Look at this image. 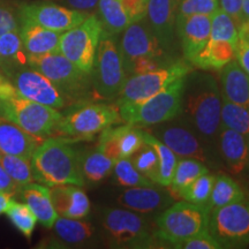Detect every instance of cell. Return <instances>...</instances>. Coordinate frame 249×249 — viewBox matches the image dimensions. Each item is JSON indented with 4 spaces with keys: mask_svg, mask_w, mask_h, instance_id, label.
<instances>
[{
    "mask_svg": "<svg viewBox=\"0 0 249 249\" xmlns=\"http://www.w3.org/2000/svg\"><path fill=\"white\" fill-rule=\"evenodd\" d=\"M220 126L235 130L249 140V107L222 98Z\"/></svg>",
    "mask_w": 249,
    "mask_h": 249,
    "instance_id": "34",
    "label": "cell"
},
{
    "mask_svg": "<svg viewBox=\"0 0 249 249\" xmlns=\"http://www.w3.org/2000/svg\"><path fill=\"white\" fill-rule=\"evenodd\" d=\"M103 227L111 245L118 248L150 247L155 238L151 225L143 213L112 208L103 213Z\"/></svg>",
    "mask_w": 249,
    "mask_h": 249,
    "instance_id": "10",
    "label": "cell"
},
{
    "mask_svg": "<svg viewBox=\"0 0 249 249\" xmlns=\"http://www.w3.org/2000/svg\"><path fill=\"white\" fill-rule=\"evenodd\" d=\"M219 150L233 174H240L249 163V140L242 134L220 126L218 130Z\"/></svg>",
    "mask_w": 249,
    "mask_h": 249,
    "instance_id": "22",
    "label": "cell"
},
{
    "mask_svg": "<svg viewBox=\"0 0 249 249\" xmlns=\"http://www.w3.org/2000/svg\"><path fill=\"white\" fill-rule=\"evenodd\" d=\"M127 79L119 46L113 35L103 31L91 71L93 96L101 99L117 98Z\"/></svg>",
    "mask_w": 249,
    "mask_h": 249,
    "instance_id": "8",
    "label": "cell"
},
{
    "mask_svg": "<svg viewBox=\"0 0 249 249\" xmlns=\"http://www.w3.org/2000/svg\"><path fill=\"white\" fill-rule=\"evenodd\" d=\"M123 4L129 14L132 23L147 17L148 0H123Z\"/></svg>",
    "mask_w": 249,
    "mask_h": 249,
    "instance_id": "44",
    "label": "cell"
},
{
    "mask_svg": "<svg viewBox=\"0 0 249 249\" xmlns=\"http://www.w3.org/2000/svg\"><path fill=\"white\" fill-rule=\"evenodd\" d=\"M239 38L249 44V20L242 21L240 26L238 27Z\"/></svg>",
    "mask_w": 249,
    "mask_h": 249,
    "instance_id": "51",
    "label": "cell"
},
{
    "mask_svg": "<svg viewBox=\"0 0 249 249\" xmlns=\"http://www.w3.org/2000/svg\"><path fill=\"white\" fill-rule=\"evenodd\" d=\"M208 232L223 248H240L249 244V200L234 202L211 211Z\"/></svg>",
    "mask_w": 249,
    "mask_h": 249,
    "instance_id": "13",
    "label": "cell"
},
{
    "mask_svg": "<svg viewBox=\"0 0 249 249\" xmlns=\"http://www.w3.org/2000/svg\"><path fill=\"white\" fill-rule=\"evenodd\" d=\"M52 229L55 236L65 245H82L93 236L91 224L74 218L58 216Z\"/></svg>",
    "mask_w": 249,
    "mask_h": 249,
    "instance_id": "32",
    "label": "cell"
},
{
    "mask_svg": "<svg viewBox=\"0 0 249 249\" xmlns=\"http://www.w3.org/2000/svg\"><path fill=\"white\" fill-rule=\"evenodd\" d=\"M222 93L211 74L189 73L185 80L182 112L204 139H213L220 127Z\"/></svg>",
    "mask_w": 249,
    "mask_h": 249,
    "instance_id": "2",
    "label": "cell"
},
{
    "mask_svg": "<svg viewBox=\"0 0 249 249\" xmlns=\"http://www.w3.org/2000/svg\"><path fill=\"white\" fill-rule=\"evenodd\" d=\"M155 129L156 138L166 144L178 158H194L200 161L207 160L203 145L191 129L180 124L171 121L157 124Z\"/></svg>",
    "mask_w": 249,
    "mask_h": 249,
    "instance_id": "16",
    "label": "cell"
},
{
    "mask_svg": "<svg viewBox=\"0 0 249 249\" xmlns=\"http://www.w3.org/2000/svg\"><path fill=\"white\" fill-rule=\"evenodd\" d=\"M18 188H20L11 177L8 176L7 172L4 170V167L0 165V192H15L17 193Z\"/></svg>",
    "mask_w": 249,
    "mask_h": 249,
    "instance_id": "49",
    "label": "cell"
},
{
    "mask_svg": "<svg viewBox=\"0 0 249 249\" xmlns=\"http://www.w3.org/2000/svg\"><path fill=\"white\" fill-rule=\"evenodd\" d=\"M181 0H148L147 17L152 33L164 49L172 44Z\"/></svg>",
    "mask_w": 249,
    "mask_h": 249,
    "instance_id": "18",
    "label": "cell"
},
{
    "mask_svg": "<svg viewBox=\"0 0 249 249\" xmlns=\"http://www.w3.org/2000/svg\"><path fill=\"white\" fill-rule=\"evenodd\" d=\"M112 172L116 177L117 182L120 186L126 187V188L156 185L136 170V167L134 166L129 158H120V160H116Z\"/></svg>",
    "mask_w": 249,
    "mask_h": 249,
    "instance_id": "40",
    "label": "cell"
},
{
    "mask_svg": "<svg viewBox=\"0 0 249 249\" xmlns=\"http://www.w3.org/2000/svg\"><path fill=\"white\" fill-rule=\"evenodd\" d=\"M28 66V57L18 30L0 36V70L5 73Z\"/></svg>",
    "mask_w": 249,
    "mask_h": 249,
    "instance_id": "28",
    "label": "cell"
},
{
    "mask_svg": "<svg viewBox=\"0 0 249 249\" xmlns=\"http://www.w3.org/2000/svg\"><path fill=\"white\" fill-rule=\"evenodd\" d=\"M120 124L124 121L117 105L81 102L61 117L54 134L62 138L90 140L108 127Z\"/></svg>",
    "mask_w": 249,
    "mask_h": 249,
    "instance_id": "7",
    "label": "cell"
},
{
    "mask_svg": "<svg viewBox=\"0 0 249 249\" xmlns=\"http://www.w3.org/2000/svg\"><path fill=\"white\" fill-rule=\"evenodd\" d=\"M218 2H219V8L234 20L236 26H240L244 21V18H242L244 0H218Z\"/></svg>",
    "mask_w": 249,
    "mask_h": 249,
    "instance_id": "45",
    "label": "cell"
},
{
    "mask_svg": "<svg viewBox=\"0 0 249 249\" xmlns=\"http://www.w3.org/2000/svg\"><path fill=\"white\" fill-rule=\"evenodd\" d=\"M45 139L37 138L18 124L0 118V152L30 160L35 149Z\"/></svg>",
    "mask_w": 249,
    "mask_h": 249,
    "instance_id": "21",
    "label": "cell"
},
{
    "mask_svg": "<svg viewBox=\"0 0 249 249\" xmlns=\"http://www.w3.org/2000/svg\"><path fill=\"white\" fill-rule=\"evenodd\" d=\"M170 194L156 189L155 186L129 187L118 196V203L124 209L139 213H151L172 202Z\"/></svg>",
    "mask_w": 249,
    "mask_h": 249,
    "instance_id": "19",
    "label": "cell"
},
{
    "mask_svg": "<svg viewBox=\"0 0 249 249\" xmlns=\"http://www.w3.org/2000/svg\"><path fill=\"white\" fill-rule=\"evenodd\" d=\"M97 11L103 29L110 35L123 33L132 23L123 0H98Z\"/></svg>",
    "mask_w": 249,
    "mask_h": 249,
    "instance_id": "29",
    "label": "cell"
},
{
    "mask_svg": "<svg viewBox=\"0 0 249 249\" xmlns=\"http://www.w3.org/2000/svg\"><path fill=\"white\" fill-rule=\"evenodd\" d=\"M6 216L26 238L29 239L36 226V217L27 204L20 203L12 198L5 211Z\"/></svg>",
    "mask_w": 249,
    "mask_h": 249,
    "instance_id": "38",
    "label": "cell"
},
{
    "mask_svg": "<svg viewBox=\"0 0 249 249\" xmlns=\"http://www.w3.org/2000/svg\"><path fill=\"white\" fill-rule=\"evenodd\" d=\"M81 152L67 138H48L35 149L30 158L34 180L48 187L57 185L85 186L81 172Z\"/></svg>",
    "mask_w": 249,
    "mask_h": 249,
    "instance_id": "1",
    "label": "cell"
},
{
    "mask_svg": "<svg viewBox=\"0 0 249 249\" xmlns=\"http://www.w3.org/2000/svg\"><path fill=\"white\" fill-rule=\"evenodd\" d=\"M103 31L104 29L97 15L90 14L83 22L61 34L59 52L80 70L91 75Z\"/></svg>",
    "mask_w": 249,
    "mask_h": 249,
    "instance_id": "12",
    "label": "cell"
},
{
    "mask_svg": "<svg viewBox=\"0 0 249 249\" xmlns=\"http://www.w3.org/2000/svg\"><path fill=\"white\" fill-rule=\"evenodd\" d=\"M214 179H216V176L209 173L198 177L180 192L179 200L191 202L197 205H204L210 196Z\"/></svg>",
    "mask_w": 249,
    "mask_h": 249,
    "instance_id": "41",
    "label": "cell"
},
{
    "mask_svg": "<svg viewBox=\"0 0 249 249\" xmlns=\"http://www.w3.org/2000/svg\"><path fill=\"white\" fill-rule=\"evenodd\" d=\"M219 8L218 0H181L179 5L177 23L196 14L213 15Z\"/></svg>",
    "mask_w": 249,
    "mask_h": 249,
    "instance_id": "42",
    "label": "cell"
},
{
    "mask_svg": "<svg viewBox=\"0 0 249 249\" xmlns=\"http://www.w3.org/2000/svg\"><path fill=\"white\" fill-rule=\"evenodd\" d=\"M119 50L128 76L165 66L161 61L164 48L144 18L130 23L124 29Z\"/></svg>",
    "mask_w": 249,
    "mask_h": 249,
    "instance_id": "6",
    "label": "cell"
},
{
    "mask_svg": "<svg viewBox=\"0 0 249 249\" xmlns=\"http://www.w3.org/2000/svg\"><path fill=\"white\" fill-rule=\"evenodd\" d=\"M143 130V139L144 142L150 144L155 149L156 154H157L158 160H160V177H158V185L167 187L170 185L171 179L173 177L174 169L178 163L179 158L171 149L164 144L160 140H158L154 134L147 130Z\"/></svg>",
    "mask_w": 249,
    "mask_h": 249,
    "instance_id": "33",
    "label": "cell"
},
{
    "mask_svg": "<svg viewBox=\"0 0 249 249\" xmlns=\"http://www.w3.org/2000/svg\"><path fill=\"white\" fill-rule=\"evenodd\" d=\"M236 45L227 40L211 39L196 57L193 65L204 71H220L235 59Z\"/></svg>",
    "mask_w": 249,
    "mask_h": 249,
    "instance_id": "26",
    "label": "cell"
},
{
    "mask_svg": "<svg viewBox=\"0 0 249 249\" xmlns=\"http://www.w3.org/2000/svg\"><path fill=\"white\" fill-rule=\"evenodd\" d=\"M15 192H0V214L5 213L9 201L13 198Z\"/></svg>",
    "mask_w": 249,
    "mask_h": 249,
    "instance_id": "50",
    "label": "cell"
},
{
    "mask_svg": "<svg viewBox=\"0 0 249 249\" xmlns=\"http://www.w3.org/2000/svg\"><path fill=\"white\" fill-rule=\"evenodd\" d=\"M186 77L156 93L152 97L135 104L118 107L124 124L135 127H152L172 121L182 113V97Z\"/></svg>",
    "mask_w": 249,
    "mask_h": 249,
    "instance_id": "5",
    "label": "cell"
},
{
    "mask_svg": "<svg viewBox=\"0 0 249 249\" xmlns=\"http://www.w3.org/2000/svg\"><path fill=\"white\" fill-rule=\"evenodd\" d=\"M208 222L209 213L203 205L179 201L157 218L155 235L173 247L185 239L208 230Z\"/></svg>",
    "mask_w": 249,
    "mask_h": 249,
    "instance_id": "9",
    "label": "cell"
},
{
    "mask_svg": "<svg viewBox=\"0 0 249 249\" xmlns=\"http://www.w3.org/2000/svg\"><path fill=\"white\" fill-rule=\"evenodd\" d=\"M116 160L96 147L90 151L81 152L80 164L85 181L98 183L112 173Z\"/></svg>",
    "mask_w": 249,
    "mask_h": 249,
    "instance_id": "30",
    "label": "cell"
},
{
    "mask_svg": "<svg viewBox=\"0 0 249 249\" xmlns=\"http://www.w3.org/2000/svg\"><path fill=\"white\" fill-rule=\"evenodd\" d=\"M113 132L117 139L119 160L130 158L144 144L143 130L140 127L129 124H120L118 127H113Z\"/></svg>",
    "mask_w": 249,
    "mask_h": 249,
    "instance_id": "35",
    "label": "cell"
},
{
    "mask_svg": "<svg viewBox=\"0 0 249 249\" xmlns=\"http://www.w3.org/2000/svg\"><path fill=\"white\" fill-rule=\"evenodd\" d=\"M89 14L50 2H34L21 6L20 20H27L46 28L65 33L86 20Z\"/></svg>",
    "mask_w": 249,
    "mask_h": 249,
    "instance_id": "15",
    "label": "cell"
},
{
    "mask_svg": "<svg viewBox=\"0 0 249 249\" xmlns=\"http://www.w3.org/2000/svg\"><path fill=\"white\" fill-rule=\"evenodd\" d=\"M0 165L20 188L34 181L30 160L28 158L0 152Z\"/></svg>",
    "mask_w": 249,
    "mask_h": 249,
    "instance_id": "36",
    "label": "cell"
},
{
    "mask_svg": "<svg viewBox=\"0 0 249 249\" xmlns=\"http://www.w3.org/2000/svg\"><path fill=\"white\" fill-rule=\"evenodd\" d=\"M205 173H209V169L205 166L203 161L194 158H179L170 185L167 186L171 197L173 200H179L180 192Z\"/></svg>",
    "mask_w": 249,
    "mask_h": 249,
    "instance_id": "31",
    "label": "cell"
},
{
    "mask_svg": "<svg viewBox=\"0 0 249 249\" xmlns=\"http://www.w3.org/2000/svg\"><path fill=\"white\" fill-rule=\"evenodd\" d=\"M61 2L65 7L76 9L87 14H92L95 9H97L98 0H57Z\"/></svg>",
    "mask_w": 249,
    "mask_h": 249,
    "instance_id": "46",
    "label": "cell"
},
{
    "mask_svg": "<svg viewBox=\"0 0 249 249\" xmlns=\"http://www.w3.org/2000/svg\"><path fill=\"white\" fill-rule=\"evenodd\" d=\"M52 203L59 216L83 219L90 213V201L80 186L57 185L49 187Z\"/></svg>",
    "mask_w": 249,
    "mask_h": 249,
    "instance_id": "20",
    "label": "cell"
},
{
    "mask_svg": "<svg viewBox=\"0 0 249 249\" xmlns=\"http://www.w3.org/2000/svg\"><path fill=\"white\" fill-rule=\"evenodd\" d=\"M20 37L27 57L59 52L60 33L46 29L27 20H20Z\"/></svg>",
    "mask_w": 249,
    "mask_h": 249,
    "instance_id": "23",
    "label": "cell"
},
{
    "mask_svg": "<svg viewBox=\"0 0 249 249\" xmlns=\"http://www.w3.org/2000/svg\"><path fill=\"white\" fill-rule=\"evenodd\" d=\"M210 38L227 40L232 44L238 45V26H236L234 20L220 8H218L211 17Z\"/></svg>",
    "mask_w": 249,
    "mask_h": 249,
    "instance_id": "39",
    "label": "cell"
},
{
    "mask_svg": "<svg viewBox=\"0 0 249 249\" xmlns=\"http://www.w3.org/2000/svg\"><path fill=\"white\" fill-rule=\"evenodd\" d=\"M134 166L145 178L151 180L152 182L158 185V177H160V160L155 149L150 144L144 142V144L129 158Z\"/></svg>",
    "mask_w": 249,
    "mask_h": 249,
    "instance_id": "37",
    "label": "cell"
},
{
    "mask_svg": "<svg viewBox=\"0 0 249 249\" xmlns=\"http://www.w3.org/2000/svg\"><path fill=\"white\" fill-rule=\"evenodd\" d=\"M18 95L46 107L61 110L67 102L57 87L48 77L29 66L20 67L5 73Z\"/></svg>",
    "mask_w": 249,
    "mask_h": 249,
    "instance_id": "14",
    "label": "cell"
},
{
    "mask_svg": "<svg viewBox=\"0 0 249 249\" xmlns=\"http://www.w3.org/2000/svg\"><path fill=\"white\" fill-rule=\"evenodd\" d=\"M173 248L178 249H222L216 239L208 232V230L202 231L197 234L191 236V238L185 239L179 244L174 245Z\"/></svg>",
    "mask_w": 249,
    "mask_h": 249,
    "instance_id": "43",
    "label": "cell"
},
{
    "mask_svg": "<svg viewBox=\"0 0 249 249\" xmlns=\"http://www.w3.org/2000/svg\"><path fill=\"white\" fill-rule=\"evenodd\" d=\"M13 30H18V22L14 15L8 9L0 7V36Z\"/></svg>",
    "mask_w": 249,
    "mask_h": 249,
    "instance_id": "47",
    "label": "cell"
},
{
    "mask_svg": "<svg viewBox=\"0 0 249 249\" xmlns=\"http://www.w3.org/2000/svg\"><path fill=\"white\" fill-rule=\"evenodd\" d=\"M61 117L57 108L18 95L6 76L0 80V118L18 124L31 135L48 139L54 134Z\"/></svg>",
    "mask_w": 249,
    "mask_h": 249,
    "instance_id": "3",
    "label": "cell"
},
{
    "mask_svg": "<svg viewBox=\"0 0 249 249\" xmlns=\"http://www.w3.org/2000/svg\"><path fill=\"white\" fill-rule=\"evenodd\" d=\"M21 189L22 198L35 214L36 219L46 229H52L59 214L52 203L49 187L30 182Z\"/></svg>",
    "mask_w": 249,
    "mask_h": 249,
    "instance_id": "25",
    "label": "cell"
},
{
    "mask_svg": "<svg viewBox=\"0 0 249 249\" xmlns=\"http://www.w3.org/2000/svg\"><path fill=\"white\" fill-rule=\"evenodd\" d=\"M211 17L213 15L196 14L177 23L176 30L181 39L183 55L191 64L194 62L210 38Z\"/></svg>",
    "mask_w": 249,
    "mask_h": 249,
    "instance_id": "17",
    "label": "cell"
},
{
    "mask_svg": "<svg viewBox=\"0 0 249 249\" xmlns=\"http://www.w3.org/2000/svg\"><path fill=\"white\" fill-rule=\"evenodd\" d=\"M5 77V75H1V74H0V80H2Z\"/></svg>",
    "mask_w": 249,
    "mask_h": 249,
    "instance_id": "53",
    "label": "cell"
},
{
    "mask_svg": "<svg viewBox=\"0 0 249 249\" xmlns=\"http://www.w3.org/2000/svg\"><path fill=\"white\" fill-rule=\"evenodd\" d=\"M191 71H193L192 67L188 64L185 61H177L157 70L130 75L117 97L116 105L121 107L145 101L167 88L174 81L186 77Z\"/></svg>",
    "mask_w": 249,
    "mask_h": 249,
    "instance_id": "11",
    "label": "cell"
},
{
    "mask_svg": "<svg viewBox=\"0 0 249 249\" xmlns=\"http://www.w3.org/2000/svg\"><path fill=\"white\" fill-rule=\"evenodd\" d=\"M235 59L246 73L249 74V44L239 38L235 50Z\"/></svg>",
    "mask_w": 249,
    "mask_h": 249,
    "instance_id": "48",
    "label": "cell"
},
{
    "mask_svg": "<svg viewBox=\"0 0 249 249\" xmlns=\"http://www.w3.org/2000/svg\"><path fill=\"white\" fill-rule=\"evenodd\" d=\"M244 198L245 193L239 183L226 174H219L216 176L209 198L203 207L210 213L218 208L241 201Z\"/></svg>",
    "mask_w": 249,
    "mask_h": 249,
    "instance_id": "27",
    "label": "cell"
},
{
    "mask_svg": "<svg viewBox=\"0 0 249 249\" xmlns=\"http://www.w3.org/2000/svg\"><path fill=\"white\" fill-rule=\"evenodd\" d=\"M242 18L245 20H249V0H244V6H242Z\"/></svg>",
    "mask_w": 249,
    "mask_h": 249,
    "instance_id": "52",
    "label": "cell"
},
{
    "mask_svg": "<svg viewBox=\"0 0 249 249\" xmlns=\"http://www.w3.org/2000/svg\"><path fill=\"white\" fill-rule=\"evenodd\" d=\"M222 98L236 104L249 107V74L242 70L236 60L220 70Z\"/></svg>",
    "mask_w": 249,
    "mask_h": 249,
    "instance_id": "24",
    "label": "cell"
},
{
    "mask_svg": "<svg viewBox=\"0 0 249 249\" xmlns=\"http://www.w3.org/2000/svg\"><path fill=\"white\" fill-rule=\"evenodd\" d=\"M28 66L48 77L57 87L67 104L87 102L92 92L91 75L62 55L60 52L28 57Z\"/></svg>",
    "mask_w": 249,
    "mask_h": 249,
    "instance_id": "4",
    "label": "cell"
}]
</instances>
